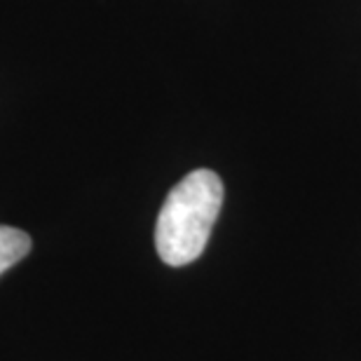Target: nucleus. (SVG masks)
<instances>
[{
    "instance_id": "nucleus-1",
    "label": "nucleus",
    "mask_w": 361,
    "mask_h": 361,
    "mask_svg": "<svg viewBox=\"0 0 361 361\" xmlns=\"http://www.w3.org/2000/svg\"><path fill=\"white\" fill-rule=\"evenodd\" d=\"M223 207V180L212 169H195L171 188L157 216L155 247L171 268L190 265L204 251Z\"/></svg>"
},
{
    "instance_id": "nucleus-2",
    "label": "nucleus",
    "mask_w": 361,
    "mask_h": 361,
    "mask_svg": "<svg viewBox=\"0 0 361 361\" xmlns=\"http://www.w3.org/2000/svg\"><path fill=\"white\" fill-rule=\"evenodd\" d=\"M31 251V237L24 230L0 226V274L17 265Z\"/></svg>"
}]
</instances>
